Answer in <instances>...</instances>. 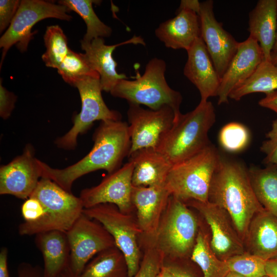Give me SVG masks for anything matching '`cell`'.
<instances>
[{"mask_svg":"<svg viewBox=\"0 0 277 277\" xmlns=\"http://www.w3.org/2000/svg\"><path fill=\"white\" fill-rule=\"evenodd\" d=\"M92 139L94 144L89 152L64 168H54L41 161L42 177L49 179L71 192L73 183L83 175L101 169L110 174L120 168L131 149L128 124L121 120L101 121Z\"/></svg>","mask_w":277,"mask_h":277,"instance_id":"1","label":"cell"},{"mask_svg":"<svg viewBox=\"0 0 277 277\" xmlns=\"http://www.w3.org/2000/svg\"><path fill=\"white\" fill-rule=\"evenodd\" d=\"M208 201L227 212L243 242L253 217L265 210L255 195L248 169L221 155L211 179Z\"/></svg>","mask_w":277,"mask_h":277,"instance_id":"2","label":"cell"},{"mask_svg":"<svg viewBox=\"0 0 277 277\" xmlns=\"http://www.w3.org/2000/svg\"><path fill=\"white\" fill-rule=\"evenodd\" d=\"M215 121L214 107L209 101L182 113L165 135L157 150L173 165L201 152L210 144L208 132Z\"/></svg>","mask_w":277,"mask_h":277,"instance_id":"3","label":"cell"},{"mask_svg":"<svg viewBox=\"0 0 277 277\" xmlns=\"http://www.w3.org/2000/svg\"><path fill=\"white\" fill-rule=\"evenodd\" d=\"M165 62L154 57L147 64L144 74L135 80H120L110 92L115 97L125 99L129 104L144 105L157 110L165 106L174 111L175 119L181 113L180 108L182 96L168 85L165 76Z\"/></svg>","mask_w":277,"mask_h":277,"instance_id":"4","label":"cell"},{"mask_svg":"<svg viewBox=\"0 0 277 277\" xmlns=\"http://www.w3.org/2000/svg\"><path fill=\"white\" fill-rule=\"evenodd\" d=\"M221 154L210 144L197 154L171 167L165 187L171 195L185 202L208 201L211 179Z\"/></svg>","mask_w":277,"mask_h":277,"instance_id":"5","label":"cell"},{"mask_svg":"<svg viewBox=\"0 0 277 277\" xmlns=\"http://www.w3.org/2000/svg\"><path fill=\"white\" fill-rule=\"evenodd\" d=\"M199 230L198 220L182 201L171 195L152 241L165 254V260L190 257Z\"/></svg>","mask_w":277,"mask_h":277,"instance_id":"6","label":"cell"},{"mask_svg":"<svg viewBox=\"0 0 277 277\" xmlns=\"http://www.w3.org/2000/svg\"><path fill=\"white\" fill-rule=\"evenodd\" d=\"M30 196L40 202L45 213L43 219L28 229L23 236L52 230L66 232L83 213L84 207L79 196L48 178L40 179Z\"/></svg>","mask_w":277,"mask_h":277,"instance_id":"7","label":"cell"},{"mask_svg":"<svg viewBox=\"0 0 277 277\" xmlns=\"http://www.w3.org/2000/svg\"><path fill=\"white\" fill-rule=\"evenodd\" d=\"M83 213L101 224L111 235L116 246L125 256L129 277H133L140 268L143 255L139 243L142 231L135 213H123L110 203L84 208Z\"/></svg>","mask_w":277,"mask_h":277,"instance_id":"8","label":"cell"},{"mask_svg":"<svg viewBox=\"0 0 277 277\" xmlns=\"http://www.w3.org/2000/svg\"><path fill=\"white\" fill-rule=\"evenodd\" d=\"M73 87L79 92L81 111L74 117L71 128L55 141L57 147L67 150L75 149L78 136L87 132L94 122L122 119L119 112L110 109L105 104L102 95L100 76L86 77L76 82Z\"/></svg>","mask_w":277,"mask_h":277,"instance_id":"9","label":"cell"},{"mask_svg":"<svg viewBox=\"0 0 277 277\" xmlns=\"http://www.w3.org/2000/svg\"><path fill=\"white\" fill-rule=\"evenodd\" d=\"M70 10L66 6L43 0H23L10 25L0 38L2 48L1 62L14 45L21 52L27 50L28 45L36 32H32L33 26L38 22L48 18L70 21Z\"/></svg>","mask_w":277,"mask_h":277,"instance_id":"10","label":"cell"},{"mask_svg":"<svg viewBox=\"0 0 277 277\" xmlns=\"http://www.w3.org/2000/svg\"><path fill=\"white\" fill-rule=\"evenodd\" d=\"M66 234L70 249V267L77 276L96 254L116 246L105 228L83 213Z\"/></svg>","mask_w":277,"mask_h":277,"instance_id":"11","label":"cell"},{"mask_svg":"<svg viewBox=\"0 0 277 277\" xmlns=\"http://www.w3.org/2000/svg\"><path fill=\"white\" fill-rule=\"evenodd\" d=\"M129 105L127 116L131 145L128 156L140 149H157L173 125L174 111L168 106L153 110L140 105Z\"/></svg>","mask_w":277,"mask_h":277,"instance_id":"12","label":"cell"},{"mask_svg":"<svg viewBox=\"0 0 277 277\" xmlns=\"http://www.w3.org/2000/svg\"><path fill=\"white\" fill-rule=\"evenodd\" d=\"M184 203L196 209L205 219L211 230V248L218 258L226 261L245 252L244 242L225 210L209 201Z\"/></svg>","mask_w":277,"mask_h":277,"instance_id":"13","label":"cell"},{"mask_svg":"<svg viewBox=\"0 0 277 277\" xmlns=\"http://www.w3.org/2000/svg\"><path fill=\"white\" fill-rule=\"evenodd\" d=\"M133 170V162L129 160L118 170L108 174L96 186L83 189L79 197L84 208L110 203L123 213L135 212L132 202Z\"/></svg>","mask_w":277,"mask_h":277,"instance_id":"14","label":"cell"},{"mask_svg":"<svg viewBox=\"0 0 277 277\" xmlns=\"http://www.w3.org/2000/svg\"><path fill=\"white\" fill-rule=\"evenodd\" d=\"M40 160L30 144L23 153L0 167V194L11 195L26 200L36 188L42 177Z\"/></svg>","mask_w":277,"mask_h":277,"instance_id":"15","label":"cell"},{"mask_svg":"<svg viewBox=\"0 0 277 277\" xmlns=\"http://www.w3.org/2000/svg\"><path fill=\"white\" fill-rule=\"evenodd\" d=\"M198 15L200 20L201 37L221 78L235 54L240 42L225 30L222 23L215 18L213 1L201 2Z\"/></svg>","mask_w":277,"mask_h":277,"instance_id":"16","label":"cell"},{"mask_svg":"<svg viewBox=\"0 0 277 277\" xmlns=\"http://www.w3.org/2000/svg\"><path fill=\"white\" fill-rule=\"evenodd\" d=\"M170 196L164 185L133 186L132 202L142 231L140 239L153 240Z\"/></svg>","mask_w":277,"mask_h":277,"instance_id":"17","label":"cell"},{"mask_svg":"<svg viewBox=\"0 0 277 277\" xmlns=\"http://www.w3.org/2000/svg\"><path fill=\"white\" fill-rule=\"evenodd\" d=\"M264 59L259 43L251 37L239 43L237 51L221 78L218 105L227 103L231 92L248 78Z\"/></svg>","mask_w":277,"mask_h":277,"instance_id":"18","label":"cell"},{"mask_svg":"<svg viewBox=\"0 0 277 277\" xmlns=\"http://www.w3.org/2000/svg\"><path fill=\"white\" fill-rule=\"evenodd\" d=\"M80 42L90 67L100 75L103 91L107 92H110L120 80L127 78L125 74H119L116 70L117 63L112 56L114 50L117 47L126 44L146 45L144 39L135 35L127 41L112 45H106L102 37L94 38L90 42L82 39Z\"/></svg>","mask_w":277,"mask_h":277,"instance_id":"19","label":"cell"},{"mask_svg":"<svg viewBox=\"0 0 277 277\" xmlns=\"http://www.w3.org/2000/svg\"><path fill=\"white\" fill-rule=\"evenodd\" d=\"M187 52L188 57L183 73L198 89L200 102L216 96L221 78L202 38H198Z\"/></svg>","mask_w":277,"mask_h":277,"instance_id":"20","label":"cell"},{"mask_svg":"<svg viewBox=\"0 0 277 277\" xmlns=\"http://www.w3.org/2000/svg\"><path fill=\"white\" fill-rule=\"evenodd\" d=\"M155 35L167 48L187 51L201 37L199 16L190 10H177L175 17L159 25Z\"/></svg>","mask_w":277,"mask_h":277,"instance_id":"21","label":"cell"},{"mask_svg":"<svg viewBox=\"0 0 277 277\" xmlns=\"http://www.w3.org/2000/svg\"><path fill=\"white\" fill-rule=\"evenodd\" d=\"M128 157L133 164V186L165 185L172 164L163 153L157 149L145 148L134 152Z\"/></svg>","mask_w":277,"mask_h":277,"instance_id":"22","label":"cell"},{"mask_svg":"<svg viewBox=\"0 0 277 277\" xmlns=\"http://www.w3.org/2000/svg\"><path fill=\"white\" fill-rule=\"evenodd\" d=\"M244 244L248 252L266 261L277 258V217L266 210L255 214Z\"/></svg>","mask_w":277,"mask_h":277,"instance_id":"23","label":"cell"},{"mask_svg":"<svg viewBox=\"0 0 277 277\" xmlns=\"http://www.w3.org/2000/svg\"><path fill=\"white\" fill-rule=\"evenodd\" d=\"M276 28L277 0H259L249 14V36L259 43L267 61H271Z\"/></svg>","mask_w":277,"mask_h":277,"instance_id":"24","label":"cell"},{"mask_svg":"<svg viewBox=\"0 0 277 277\" xmlns=\"http://www.w3.org/2000/svg\"><path fill=\"white\" fill-rule=\"evenodd\" d=\"M36 246L44 261V277H56L70 262V249L66 232L52 230L35 235Z\"/></svg>","mask_w":277,"mask_h":277,"instance_id":"25","label":"cell"},{"mask_svg":"<svg viewBox=\"0 0 277 277\" xmlns=\"http://www.w3.org/2000/svg\"><path fill=\"white\" fill-rule=\"evenodd\" d=\"M248 172L257 200L266 211L277 217V167L251 166Z\"/></svg>","mask_w":277,"mask_h":277,"instance_id":"26","label":"cell"},{"mask_svg":"<svg viewBox=\"0 0 277 277\" xmlns=\"http://www.w3.org/2000/svg\"><path fill=\"white\" fill-rule=\"evenodd\" d=\"M77 277H129L125 256L116 246L104 250L93 257Z\"/></svg>","mask_w":277,"mask_h":277,"instance_id":"27","label":"cell"},{"mask_svg":"<svg viewBox=\"0 0 277 277\" xmlns=\"http://www.w3.org/2000/svg\"><path fill=\"white\" fill-rule=\"evenodd\" d=\"M277 90V65L263 59L252 74L230 93L229 98L238 101L246 95Z\"/></svg>","mask_w":277,"mask_h":277,"instance_id":"28","label":"cell"},{"mask_svg":"<svg viewBox=\"0 0 277 277\" xmlns=\"http://www.w3.org/2000/svg\"><path fill=\"white\" fill-rule=\"evenodd\" d=\"M190 259L200 267L203 277H225L230 271L226 261L217 258L208 235L200 229Z\"/></svg>","mask_w":277,"mask_h":277,"instance_id":"29","label":"cell"},{"mask_svg":"<svg viewBox=\"0 0 277 277\" xmlns=\"http://www.w3.org/2000/svg\"><path fill=\"white\" fill-rule=\"evenodd\" d=\"M101 1L93 0H61L58 4L67 7L70 11L77 13L87 26L86 33L83 40L90 42L97 37H108L112 33V29L102 22L95 13L92 4Z\"/></svg>","mask_w":277,"mask_h":277,"instance_id":"30","label":"cell"},{"mask_svg":"<svg viewBox=\"0 0 277 277\" xmlns=\"http://www.w3.org/2000/svg\"><path fill=\"white\" fill-rule=\"evenodd\" d=\"M46 51L42 56L48 67L57 69L69 50L66 36L58 25L48 26L44 35Z\"/></svg>","mask_w":277,"mask_h":277,"instance_id":"31","label":"cell"},{"mask_svg":"<svg viewBox=\"0 0 277 277\" xmlns=\"http://www.w3.org/2000/svg\"><path fill=\"white\" fill-rule=\"evenodd\" d=\"M57 70L64 81L72 86L86 77L100 76L90 67L84 53H77L71 49Z\"/></svg>","mask_w":277,"mask_h":277,"instance_id":"32","label":"cell"},{"mask_svg":"<svg viewBox=\"0 0 277 277\" xmlns=\"http://www.w3.org/2000/svg\"><path fill=\"white\" fill-rule=\"evenodd\" d=\"M226 262L230 271L243 277H263L266 275V261L248 252L231 257Z\"/></svg>","mask_w":277,"mask_h":277,"instance_id":"33","label":"cell"},{"mask_svg":"<svg viewBox=\"0 0 277 277\" xmlns=\"http://www.w3.org/2000/svg\"><path fill=\"white\" fill-rule=\"evenodd\" d=\"M219 140L224 150L230 152H238L247 146L250 134L248 129L243 124L231 122L221 129Z\"/></svg>","mask_w":277,"mask_h":277,"instance_id":"34","label":"cell"},{"mask_svg":"<svg viewBox=\"0 0 277 277\" xmlns=\"http://www.w3.org/2000/svg\"><path fill=\"white\" fill-rule=\"evenodd\" d=\"M139 243L144 250L140 268L133 277H157L164 265L165 254L152 241L140 240Z\"/></svg>","mask_w":277,"mask_h":277,"instance_id":"35","label":"cell"},{"mask_svg":"<svg viewBox=\"0 0 277 277\" xmlns=\"http://www.w3.org/2000/svg\"><path fill=\"white\" fill-rule=\"evenodd\" d=\"M266 138L260 147L261 151L265 154L264 163L277 167V119L272 122Z\"/></svg>","mask_w":277,"mask_h":277,"instance_id":"36","label":"cell"},{"mask_svg":"<svg viewBox=\"0 0 277 277\" xmlns=\"http://www.w3.org/2000/svg\"><path fill=\"white\" fill-rule=\"evenodd\" d=\"M19 0L0 1V33L7 29L19 7Z\"/></svg>","mask_w":277,"mask_h":277,"instance_id":"37","label":"cell"},{"mask_svg":"<svg viewBox=\"0 0 277 277\" xmlns=\"http://www.w3.org/2000/svg\"><path fill=\"white\" fill-rule=\"evenodd\" d=\"M0 81V116L4 119L8 118L15 107L17 96L14 93L9 91L2 85Z\"/></svg>","mask_w":277,"mask_h":277,"instance_id":"38","label":"cell"},{"mask_svg":"<svg viewBox=\"0 0 277 277\" xmlns=\"http://www.w3.org/2000/svg\"><path fill=\"white\" fill-rule=\"evenodd\" d=\"M164 266L173 277H197L195 272L183 260H165Z\"/></svg>","mask_w":277,"mask_h":277,"instance_id":"39","label":"cell"},{"mask_svg":"<svg viewBox=\"0 0 277 277\" xmlns=\"http://www.w3.org/2000/svg\"><path fill=\"white\" fill-rule=\"evenodd\" d=\"M16 277H44L43 268L38 265L22 262L17 266Z\"/></svg>","mask_w":277,"mask_h":277,"instance_id":"40","label":"cell"},{"mask_svg":"<svg viewBox=\"0 0 277 277\" xmlns=\"http://www.w3.org/2000/svg\"><path fill=\"white\" fill-rule=\"evenodd\" d=\"M259 105L273 111L277 114V90L265 94V97L259 102Z\"/></svg>","mask_w":277,"mask_h":277,"instance_id":"41","label":"cell"},{"mask_svg":"<svg viewBox=\"0 0 277 277\" xmlns=\"http://www.w3.org/2000/svg\"><path fill=\"white\" fill-rule=\"evenodd\" d=\"M8 249L3 247L0 251V277H10L8 268Z\"/></svg>","mask_w":277,"mask_h":277,"instance_id":"42","label":"cell"},{"mask_svg":"<svg viewBox=\"0 0 277 277\" xmlns=\"http://www.w3.org/2000/svg\"><path fill=\"white\" fill-rule=\"evenodd\" d=\"M201 2L197 0H182L178 10H188L199 14L200 9Z\"/></svg>","mask_w":277,"mask_h":277,"instance_id":"43","label":"cell"},{"mask_svg":"<svg viewBox=\"0 0 277 277\" xmlns=\"http://www.w3.org/2000/svg\"><path fill=\"white\" fill-rule=\"evenodd\" d=\"M266 272L269 277H277V258L266 261Z\"/></svg>","mask_w":277,"mask_h":277,"instance_id":"44","label":"cell"},{"mask_svg":"<svg viewBox=\"0 0 277 277\" xmlns=\"http://www.w3.org/2000/svg\"><path fill=\"white\" fill-rule=\"evenodd\" d=\"M56 277H77L72 272L69 264Z\"/></svg>","mask_w":277,"mask_h":277,"instance_id":"45","label":"cell"},{"mask_svg":"<svg viewBox=\"0 0 277 277\" xmlns=\"http://www.w3.org/2000/svg\"><path fill=\"white\" fill-rule=\"evenodd\" d=\"M161 277H173L168 269L163 265L160 271Z\"/></svg>","mask_w":277,"mask_h":277,"instance_id":"46","label":"cell"},{"mask_svg":"<svg viewBox=\"0 0 277 277\" xmlns=\"http://www.w3.org/2000/svg\"><path fill=\"white\" fill-rule=\"evenodd\" d=\"M277 54V28L275 43L271 52V57Z\"/></svg>","mask_w":277,"mask_h":277,"instance_id":"47","label":"cell"},{"mask_svg":"<svg viewBox=\"0 0 277 277\" xmlns=\"http://www.w3.org/2000/svg\"><path fill=\"white\" fill-rule=\"evenodd\" d=\"M225 277H243V276L235 272L230 271Z\"/></svg>","mask_w":277,"mask_h":277,"instance_id":"48","label":"cell"},{"mask_svg":"<svg viewBox=\"0 0 277 277\" xmlns=\"http://www.w3.org/2000/svg\"><path fill=\"white\" fill-rule=\"evenodd\" d=\"M271 62L275 65H277V54L271 57Z\"/></svg>","mask_w":277,"mask_h":277,"instance_id":"49","label":"cell"},{"mask_svg":"<svg viewBox=\"0 0 277 277\" xmlns=\"http://www.w3.org/2000/svg\"><path fill=\"white\" fill-rule=\"evenodd\" d=\"M263 277H269V276H268L267 275H265V276H263Z\"/></svg>","mask_w":277,"mask_h":277,"instance_id":"50","label":"cell"},{"mask_svg":"<svg viewBox=\"0 0 277 277\" xmlns=\"http://www.w3.org/2000/svg\"><path fill=\"white\" fill-rule=\"evenodd\" d=\"M157 277H161V276H160V273H159V275H157Z\"/></svg>","mask_w":277,"mask_h":277,"instance_id":"51","label":"cell"}]
</instances>
